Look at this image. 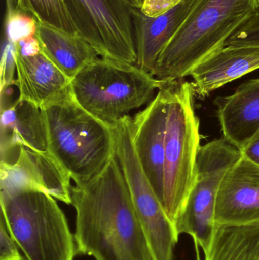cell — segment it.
Segmentation results:
<instances>
[{"mask_svg": "<svg viewBox=\"0 0 259 260\" xmlns=\"http://www.w3.org/2000/svg\"><path fill=\"white\" fill-rule=\"evenodd\" d=\"M165 84L167 114L162 206L175 226L196 178L200 122L195 111L193 83L181 79Z\"/></svg>", "mask_w": 259, "mask_h": 260, "instance_id": "obj_6", "label": "cell"}, {"mask_svg": "<svg viewBox=\"0 0 259 260\" xmlns=\"http://www.w3.org/2000/svg\"><path fill=\"white\" fill-rule=\"evenodd\" d=\"M6 1V13L5 16L14 15L21 12L20 0H5Z\"/></svg>", "mask_w": 259, "mask_h": 260, "instance_id": "obj_28", "label": "cell"}, {"mask_svg": "<svg viewBox=\"0 0 259 260\" xmlns=\"http://www.w3.org/2000/svg\"><path fill=\"white\" fill-rule=\"evenodd\" d=\"M161 84L135 64L97 57L73 78L70 91L85 111L113 126L149 105Z\"/></svg>", "mask_w": 259, "mask_h": 260, "instance_id": "obj_4", "label": "cell"}, {"mask_svg": "<svg viewBox=\"0 0 259 260\" xmlns=\"http://www.w3.org/2000/svg\"><path fill=\"white\" fill-rule=\"evenodd\" d=\"M258 1H259V0H258Z\"/></svg>", "mask_w": 259, "mask_h": 260, "instance_id": "obj_30", "label": "cell"}, {"mask_svg": "<svg viewBox=\"0 0 259 260\" xmlns=\"http://www.w3.org/2000/svg\"><path fill=\"white\" fill-rule=\"evenodd\" d=\"M1 215L27 260H74L76 241L56 199L34 189L0 192Z\"/></svg>", "mask_w": 259, "mask_h": 260, "instance_id": "obj_5", "label": "cell"}, {"mask_svg": "<svg viewBox=\"0 0 259 260\" xmlns=\"http://www.w3.org/2000/svg\"><path fill=\"white\" fill-rule=\"evenodd\" d=\"M20 6L21 12L30 14L38 23L78 35L62 0H20Z\"/></svg>", "mask_w": 259, "mask_h": 260, "instance_id": "obj_20", "label": "cell"}, {"mask_svg": "<svg viewBox=\"0 0 259 260\" xmlns=\"http://www.w3.org/2000/svg\"><path fill=\"white\" fill-rule=\"evenodd\" d=\"M241 156V151L225 138L214 139L199 148L194 184L175 229L179 236L190 235L196 247L199 246L204 253L216 228V201L222 180Z\"/></svg>", "mask_w": 259, "mask_h": 260, "instance_id": "obj_7", "label": "cell"}, {"mask_svg": "<svg viewBox=\"0 0 259 260\" xmlns=\"http://www.w3.org/2000/svg\"><path fill=\"white\" fill-rule=\"evenodd\" d=\"M18 245L8 230L4 217L0 216V260H27L19 250Z\"/></svg>", "mask_w": 259, "mask_h": 260, "instance_id": "obj_24", "label": "cell"}, {"mask_svg": "<svg viewBox=\"0 0 259 260\" xmlns=\"http://www.w3.org/2000/svg\"><path fill=\"white\" fill-rule=\"evenodd\" d=\"M258 11V0H196L190 15L160 54L154 76L165 82L190 76Z\"/></svg>", "mask_w": 259, "mask_h": 260, "instance_id": "obj_2", "label": "cell"}, {"mask_svg": "<svg viewBox=\"0 0 259 260\" xmlns=\"http://www.w3.org/2000/svg\"><path fill=\"white\" fill-rule=\"evenodd\" d=\"M224 138L241 150L259 131V79L242 84L232 95L216 99Z\"/></svg>", "mask_w": 259, "mask_h": 260, "instance_id": "obj_15", "label": "cell"}, {"mask_svg": "<svg viewBox=\"0 0 259 260\" xmlns=\"http://www.w3.org/2000/svg\"><path fill=\"white\" fill-rule=\"evenodd\" d=\"M36 38L41 51L71 80L100 56L79 35H70L41 23H38Z\"/></svg>", "mask_w": 259, "mask_h": 260, "instance_id": "obj_18", "label": "cell"}, {"mask_svg": "<svg viewBox=\"0 0 259 260\" xmlns=\"http://www.w3.org/2000/svg\"><path fill=\"white\" fill-rule=\"evenodd\" d=\"M1 160L15 148L47 151V135L41 108L19 97L1 108Z\"/></svg>", "mask_w": 259, "mask_h": 260, "instance_id": "obj_17", "label": "cell"}, {"mask_svg": "<svg viewBox=\"0 0 259 260\" xmlns=\"http://www.w3.org/2000/svg\"><path fill=\"white\" fill-rule=\"evenodd\" d=\"M229 45L259 46V11L228 40Z\"/></svg>", "mask_w": 259, "mask_h": 260, "instance_id": "obj_23", "label": "cell"}, {"mask_svg": "<svg viewBox=\"0 0 259 260\" xmlns=\"http://www.w3.org/2000/svg\"><path fill=\"white\" fill-rule=\"evenodd\" d=\"M71 178L48 151L21 146L14 162L1 160L0 192L34 189L71 204Z\"/></svg>", "mask_w": 259, "mask_h": 260, "instance_id": "obj_10", "label": "cell"}, {"mask_svg": "<svg viewBox=\"0 0 259 260\" xmlns=\"http://www.w3.org/2000/svg\"><path fill=\"white\" fill-rule=\"evenodd\" d=\"M240 151L243 157L259 166V131Z\"/></svg>", "mask_w": 259, "mask_h": 260, "instance_id": "obj_27", "label": "cell"}, {"mask_svg": "<svg viewBox=\"0 0 259 260\" xmlns=\"http://www.w3.org/2000/svg\"><path fill=\"white\" fill-rule=\"evenodd\" d=\"M16 75L15 85L20 99L42 108L70 89L71 80L49 58L40 51L23 56L15 50Z\"/></svg>", "mask_w": 259, "mask_h": 260, "instance_id": "obj_16", "label": "cell"}, {"mask_svg": "<svg viewBox=\"0 0 259 260\" xmlns=\"http://www.w3.org/2000/svg\"><path fill=\"white\" fill-rule=\"evenodd\" d=\"M71 205L77 254L96 260H153L115 154L97 175L71 187Z\"/></svg>", "mask_w": 259, "mask_h": 260, "instance_id": "obj_1", "label": "cell"}, {"mask_svg": "<svg viewBox=\"0 0 259 260\" xmlns=\"http://www.w3.org/2000/svg\"><path fill=\"white\" fill-rule=\"evenodd\" d=\"M205 260H259V222L216 225Z\"/></svg>", "mask_w": 259, "mask_h": 260, "instance_id": "obj_19", "label": "cell"}, {"mask_svg": "<svg viewBox=\"0 0 259 260\" xmlns=\"http://www.w3.org/2000/svg\"><path fill=\"white\" fill-rule=\"evenodd\" d=\"M15 50L23 56H33L41 51L39 41L36 36L28 37L17 41Z\"/></svg>", "mask_w": 259, "mask_h": 260, "instance_id": "obj_26", "label": "cell"}, {"mask_svg": "<svg viewBox=\"0 0 259 260\" xmlns=\"http://www.w3.org/2000/svg\"><path fill=\"white\" fill-rule=\"evenodd\" d=\"M78 35L100 57L135 64L132 7L129 0H62Z\"/></svg>", "mask_w": 259, "mask_h": 260, "instance_id": "obj_9", "label": "cell"}, {"mask_svg": "<svg viewBox=\"0 0 259 260\" xmlns=\"http://www.w3.org/2000/svg\"><path fill=\"white\" fill-rule=\"evenodd\" d=\"M259 222V166L241 156L225 174L215 208L217 226Z\"/></svg>", "mask_w": 259, "mask_h": 260, "instance_id": "obj_12", "label": "cell"}, {"mask_svg": "<svg viewBox=\"0 0 259 260\" xmlns=\"http://www.w3.org/2000/svg\"><path fill=\"white\" fill-rule=\"evenodd\" d=\"M38 21L30 14L18 12L5 16L4 35L17 42L23 38L36 36Z\"/></svg>", "mask_w": 259, "mask_h": 260, "instance_id": "obj_21", "label": "cell"}, {"mask_svg": "<svg viewBox=\"0 0 259 260\" xmlns=\"http://www.w3.org/2000/svg\"><path fill=\"white\" fill-rule=\"evenodd\" d=\"M195 3L196 0H182L156 17L147 16L141 9L132 7L137 67L154 76L160 54L183 24Z\"/></svg>", "mask_w": 259, "mask_h": 260, "instance_id": "obj_13", "label": "cell"}, {"mask_svg": "<svg viewBox=\"0 0 259 260\" xmlns=\"http://www.w3.org/2000/svg\"><path fill=\"white\" fill-rule=\"evenodd\" d=\"M144 1L145 0H129V3L133 7L138 8V9H141L142 7Z\"/></svg>", "mask_w": 259, "mask_h": 260, "instance_id": "obj_29", "label": "cell"}, {"mask_svg": "<svg viewBox=\"0 0 259 260\" xmlns=\"http://www.w3.org/2000/svg\"><path fill=\"white\" fill-rule=\"evenodd\" d=\"M259 69V46H225L196 66L195 96L204 99L215 90Z\"/></svg>", "mask_w": 259, "mask_h": 260, "instance_id": "obj_14", "label": "cell"}, {"mask_svg": "<svg viewBox=\"0 0 259 260\" xmlns=\"http://www.w3.org/2000/svg\"><path fill=\"white\" fill-rule=\"evenodd\" d=\"M16 72L15 61V44L6 35L3 36V52H2L1 76L0 88L1 91L15 85L14 75Z\"/></svg>", "mask_w": 259, "mask_h": 260, "instance_id": "obj_22", "label": "cell"}, {"mask_svg": "<svg viewBox=\"0 0 259 260\" xmlns=\"http://www.w3.org/2000/svg\"><path fill=\"white\" fill-rule=\"evenodd\" d=\"M115 155L123 170L132 201L153 260H173L179 235L152 189L135 152L132 117L126 116L113 126Z\"/></svg>", "mask_w": 259, "mask_h": 260, "instance_id": "obj_8", "label": "cell"}, {"mask_svg": "<svg viewBox=\"0 0 259 260\" xmlns=\"http://www.w3.org/2000/svg\"><path fill=\"white\" fill-rule=\"evenodd\" d=\"M167 90L165 82L142 111L132 117V141L137 157L162 204L164 193Z\"/></svg>", "mask_w": 259, "mask_h": 260, "instance_id": "obj_11", "label": "cell"}, {"mask_svg": "<svg viewBox=\"0 0 259 260\" xmlns=\"http://www.w3.org/2000/svg\"><path fill=\"white\" fill-rule=\"evenodd\" d=\"M182 0H145L141 8L144 15L156 17L175 7Z\"/></svg>", "mask_w": 259, "mask_h": 260, "instance_id": "obj_25", "label": "cell"}, {"mask_svg": "<svg viewBox=\"0 0 259 260\" xmlns=\"http://www.w3.org/2000/svg\"><path fill=\"white\" fill-rule=\"evenodd\" d=\"M47 151L68 173L76 185L95 177L115 154L113 126L85 111L70 89L41 108Z\"/></svg>", "mask_w": 259, "mask_h": 260, "instance_id": "obj_3", "label": "cell"}]
</instances>
